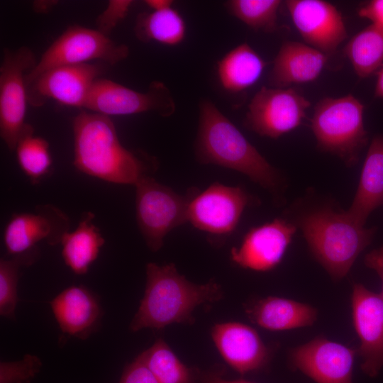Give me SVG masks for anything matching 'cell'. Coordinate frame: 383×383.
Wrapping results in <instances>:
<instances>
[{
	"label": "cell",
	"instance_id": "cell-3",
	"mask_svg": "<svg viewBox=\"0 0 383 383\" xmlns=\"http://www.w3.org/2000/svg\"><path fill=\"white\" fill-rule=\"evenodd\" d=\"M195 155L202 164H213L246 175L267 190L277 201L282 198L284 179L210 100L199 104Z\"/></svg>",
	"mask_w": 383,
	"mask_h": 383
},
{
	"label": "cell",
	"instance_id": "cell-11",
	"mask_svg": "<svg viewBox=\"0 0 383 383\" xmlns=\"http://www.w3.org/2000/svg\"><path fill=\"white\" fill-rule=\"evenodd\" d=\"M309 106L292 88L262 87L249 104L244 124L261 136L276 139L301 125Z\"/></svg>",
	"mask_w": 383,
	"mask_h": 383
},
{
	"label": "cell",
	"instance_id": "cell-2",
	"mask_svg": "<svg viewBox=\"0 0 383 383\" xmlns=\"http://www.w3.org/2000/svg\"><path fill=\"white\" fill-rule=\"evenodd\" d=\"M72 125L74 165L80 172L106 182L135 186L156 171V157L121 143L110 116L82 111Z\"/></svg>",
	"mask_w": 383,
	"mask_h": 383
},
{
	"label": "cell",
	"instance_id": "cell-4",
	"mask_svg": "<svg viewBox=\"0 0 383 383\" xmlns=\"http://www.w3.org/2000/svg\"><path fill=\"white\" fill-rule=\"evenodd\" d=\"M219 284L210 281L196 284L180 274L174 264L150 262L146 265V285L139 309L130 328L160 329L174 323H192V313L200 304L220 300Z\"/></svg>",
	"mask_w": 383,
	"mask_h": 383
},
{
	"label": "cell",
	"instance_id": "cell-24",
	"mask_svg": "<svg viewBox=\"0 0 383 383\" xmlns=\"http://www.w3.org/2000/svg\"><path fill=\"white\" fill-rule=\"evenodd\" d=\"M266 66L260 55L248 43H241L227 52L217 64L222 87L229 91H243L260 79Z\"/></svg>",
	"mask_w": 383,
	"mask_h": 383
},
{
	"label": "cell",
	"instance_id": "cell-13",
	"mask_svg": "<svg viewBox=\"0 0 383 383\" xmlns=\"http://www.w3.org/2000/svg\"><path fill=\"white\" fill-rule=\"evenodd\" d=\"M356 354L357 350L318 335L293 348L289 360L292 368L316 383H354Z\"/></svg>",
	"mask_w": 383,
	"mask_h": 383
},
{
	"label": "cell",
	"instance_id": "cell-6",
	"mask_svg": "<svg viewBox=\"0 0 383 383\" xmlns=\"http://www.w3.org/2000/svg\"><path fill=\"white\" fill-rule=\"evenodd\" d=\"M135 187L138 226L147 246L156 252L172 230L188 223L189 206L198 191L191 189L179 194L152 176L144 177Z\"/></svg>",
	"mask_w": 383,
	"mask_h": 383
},
{
	"label": "cell",
	"instance_id": "cell-31",
	"mask_svg": "<svg viewBox=\"0 0 383 383\" xmlns=\"http://www.w3.org/2000/svg\"><path fill=\"white\" fill-rule=\"evenodd\" d=\"M41 367L40 358L32 355H26L19 361L1 362L0 383H30Z\"/></svg>",
	"mask_w": 383,
	"mask_h": 383
},
{
	"label": "cell",
	"instance_id": "cell-18",
	"mask_svg": "<svg viewBox=\"0 0 383 383\" xmlns=\"http://www.w3.org/2000/svg\"><path fill=\"white\" fill-rule=\"evenodd\" d=\"M213 340L225 361L239 374L257 371L270 361L271 351L257 332L238 322L216 324Z\"/></svg>",
	"mask_w": 383,
	"mask_h": 383
},
{
	"label": "cell",
	"instance_id": "cell-36",
	"mask_svg": "<svg viewBox=\"0 0 383 383\" xmlns=\"http://www.w3.org/2000/svg\"><path fill=\"white\" fill-rule=\"evenodd\" d=\"M199 383H252L243 379L228 380L222 377L219 372H209L204 374L199 381Z\"/></svg>",
	"mask_w": 383,
	"mask_h": 383
},
{
	"label": "cell",
	"instance_id": "cell-7",
	"mask_svg": "<svg viewBox=\"0 0 383 383\" xmlns=\"http://www.w3.org/2000/svg\"><path fill=\"white\" fill-rule=\"evenodd\" d=\"M129 55L128 47L112 40L96 29L69 26L44 52L26 75L27 87L42 73L56 67L100 60L113 65Z\"/></svg>",
	"mask_w": 383,
	"mask_h": 383
},
{
	"label": "cell",
	"instance_id": "cell-8",
	"mask_svg": "<svg viewBox=\"0 0 383 383\" xmlns=\"http://www.w3.org/2000/svg\"><path fill=\"white\" fill-rule=\"evenodd\" d=\"M28 47L4 49L0 66V135L11 151H15L25 122L28 101L26 74L37 63Z\"/></svg>",
	"mask_w": 383,
	"mask_h": 383
},
{
	"label": "cell",
	"instance_id": "cell-30",
	"mask_svg": "<svg viewBox=\"0 0 383 383\" xmlns=\"http://www.w3.org/2000/svg\"><path fill=\"white\" fill-rule=\"evenodd\" d=\"M279 0H231L230 13L255 30L272 32L277 28Z\"/></svg>",
	"mask_w": 383,
	"mask_h": 383
},
{
	"label": "cell",
	"instance_id": "cell-23",
	"mask_svg": "<svg viewBox=\"0 0 383 383\" xmlns=\"http://www.w3.org/2000/svg\"><path fill=\"white\" fill-rule=\"evenodd\" d=\"M94 213L84 212L76 229L66 233L60 243L63 260L76 274L88 272L105 243L100 230L94 223Z\"/></svg>",
	"mask_w": 383,
	"mask_h": 383
},
{
	"label": "cell",
	"instance_id": "cell-35",
	"mask_svg": "<svg viewBox=\"0 0 383 383\" xmlns=\"http://www.w3.org/2000/svg\"><path fill=\"white\" fill-rule=\"evenodd\" d=\"M364 262L365 266L374 270L379 277L382 284L381 295L383 297V245L367 253Z\"/></svg>",
	"mask_w": 383,
	"mask_h": 383
},
{
	"label": "cell",
	"instance_id": "cell-25",
	"mask_svg": "<svg viewBox=\"0 0 383 383\" xmlns=\"http://www.w3.org/2000/svg\"><path fill=\"white\" fill-rule=\"evenodd\" d=\"M186 31L184 18L172 7L139 13L134 26V34L140 41H155L170 46L181 43Z\"/></svg>",
	"mask_w": 383,
	"mask_h": 383
},
{
	"label": "cell",
	"instance_id": "cell-22",
	"mask_svg": "<svg viewBox=\"0 0 383 383\" xmlns=\"http://www.w3.org/2000/svg\"><path fill=\"white\" fill-rule=\"evenodd\" d=\"M383 204V135L371 141L351 206L346 210L357 224L364 226L369 215Z\"/></svg>",
	"mask_w": 383,
	"mask_h": 383
},
{
	"label": "cell",
	"instance_id": "cell-20",
	"mask_svg": "<svg viewBox=\"0 0 383 383\" xmlns=\"http://www.w3.org/2000/svg\"><path fill=\"white\" fill-rule=\"evenodd\" d=\"M327 59V55L310 45L286 41L274 60L270 82L276 88H284L292 84L313 82L318 77Z\"/></svg>",
	"mask_w": 383,
	"mask_h": 383
},
{
	"label": "cell",
	"instance_id": "cell-39",
	"mask_svg": "<svg viewBox=\"0 0 383 383\" xmlns=\"http://www.w3.org/2000/svg\"><path fill=\"white\" fill-rule=\"evenodd\" d=\"M376 74L377 82L374 89V97L383 99V65Z\"/></svg>",
	"mask_w": 383,
	"mask_h": 383
},
{
	"label": "cell",
	"instance_id": "cell-29",
	"mask_svg": "<svg viewBox=\"0 0 383 383\" xmlns=\"http://www.w3.org/2000/svg\"><path fill=\"white\" fill-rule=\"evenodd\" d=\"M39 252L35 249L28 252L0 260V314L9 319L15 318L18 296L17 293L20 270L30 266L37 260Z\"/></svg>",
	"mask_w": 383,
	"mask_h": 383
},
{
	"label": "cell",
	"instance_id": "cell-37",
	"mask_svg": "<svg viewBox=\"0 0 383 383\" xmlns=\"http://www.w3.org/2000/svg\"><path fill=\"white\" fill-rule=\"evenodd\" d=\"M57 1L40 0L34 1L32 4L33 10L38 13H48L57 4Z\"/></svg>",
	"mask_w": 383,
	"mask_h": 383
},
{
	"label": "cell",
	"instance_id": "cell-28",
	"mask_svg": "<svg viewBox=\"0 0 383 383\" xmlns=\"http://www.w3.org/2000/svg\"><path fill=\"white\" fill-rule=\"evenodd\" d=\"M159 383H195V376L162 339L138 356Z\"/></svg>",
	"mask_w": 383,
	"mask_h": 383
},
{
	"label": "cell",
	"instance_id": "cell-21",
	"mask_svg": "<svg viewBox=\"0 0 383 383\" xmlns=\"http://www.w3.org/2000/svg\"><path fill=\"white\" fill-rule=\"evenodd\" d=\"M248 318L270 331H287L312 326L318 311L313 306L293 299L268 296L246 309Z\"/></svg>",
	"mask_w": 383,
	"mask_h": 383
},
{
	"label": "cell",
	"instance_id": "cell-26",
	"mask_svg": "<svg viewBox=\"0 0 383 383\" xmlns=\"http://www.w3.org/2000/svg\"><path fill=\"white\" fill-rule=\"evenodd\" d=\"M344 52L357 76L369 77L383 65V30L367 26L349 40Z\"/></svg>",
	"mask_w": 383,
	"mask_h": 383
},
{
	"label": "cell",
	"instance_id": "cell-33",
	"mask_svg": "<svg viewBox=\"0 0 383 383\" xmlns=\"http://www.w3.org/2000/svg\"><path fill=\"white\" fill-rule=\"evenodd\" d=\"M119 383L159 382L142 360L137 357L125 367Z\"/></svg>",
	"mask_w": 383,
	"mask_h": 383
},
{
	"label": "cell",
	"instance_id": "cell-16",
	"mask_svg": "<svg viewBox=\"0 0 383 383\" xmlns=\"http://www.w3.org/2000/svg\"><path fill=\"white\" fill-rule=\"evenodd\" d=\"M296 230L283 218L253 227L244 235L240 245L231 250V259L243 268L271 270L282 260Z\"/></svg>",
	"mask_w": 383,
	"mask_h": 383
},
{
	"label": "cell",
	"instance_id": "cell-10",
	"mask_svg": "<svg viewBox=\"0 0 383 383\" xmlns=\"http://www.w3.org/2000/svg\"><path fill=\"white\" fill-rule=\"evenodd\" d=\"M258 201L240 187L213 183L192 199L187 220L209 234L224 236L233 233L244 210Z\"/></svg>",
	"mask_w": 383,
	"mask_h": 383
},
{
	"label": "cell",
	"instance_id": "cell-17",
	"mask_svg": "<svg viewBox=\"0 0 383 383\" xmlns=\"http://www.w3.org/2000/svg\"><path fill=\"white\" fill-rule=\"evenodd\" d=\"M286 5L304 41L324 54L335 51L348 36L340 13L331 3L322 0H289Z\"/></svg>",
	"mask_w": 383,
	"mask_h": 383
},
{
	"label": "cell",
	"instance_id": "cell-19",
	"mask_svg": "<svg viewBox=\"0 0 383 383\" xmlns=\"http://www.w3.org/2000/svg\"><path fill=\"white\" fill-rule=\"evenodd\" d=\"M61 331L85 340L98 328L102 309L97 296L85 287L72 286L50 302Z\"/></svg>",
	"mask_w": 383,
	"mask_h": 383
},
{
	"label": "cell",
	"instance_id": "cell-12",
	"mask_svg": "<svg viewBox=\"0 0 383 383\" xmlns=\"http://www.w3.org/2000/svg\"><path fill=\"white\" fill-rule=\"evenodd\" d=\"M106 65L84 63L45 71L27 87L28 101L39 106L51 99L64 106L84 109L94 82L106 71Z\"/></svg>",
	"mask_w": 383,
	"mask_h": 383
},
{
	"label": "cell",
	"instance_id": "cell-38",
	"mask_svg": "<svg viewBox=\"0 0 383 383\" xmlns=\"http://www.w3.org/2000/svg\"><path fill=\"white\" fill-rule=\"evenodd\" d=\"M145 4L152 11H160L172 7L173 1L171 0H145Z\"/></svg>",
	"mask_w": 383,
	"mask_h": 383
},
{
	"label": "cell",
	"instance_id": "cell-27",
	"mask_svg": "<svg viewBox=\"0 0 383 383\" xmlns=\"http://www.w3.org/2000/svg\"><path fill=\"white\" fill-rule=\"evenodd\" d=\"M18 165L32 184L39 183L50 172L52 160L48 142L34 135L33 127L26 123L16 150Z\"/></svg>",
	"mask_w": 383,
	"mask_h": 383
},
{
	"label": "cell",
	"instance_id": "cell-34",
	"mask_svg": "<svg viewBox=\"0 0 383 383\" xmlns=\"http://www.w3.org/2000/svg\"><path fill=\"white\" fill-rule=\"evenodd\" d=\"M358 15L369 19L372 24L383 30V0H372L365 4Z\"/></svg>",
	"mask_w": 383,
	"mask_h": 383
},
{
	"label": "cell",
	"instance_id": "cell-15",
	"mask_svg": "<svg viewBox=\"0 0 383 383\" xmlns=\"http://www.w3.org/2000/svg\"><path fill=\"white\" fill-rule=\"evenodd\" d=\"M353 322L360 340L357 354L361 369L370 377L383 367V297L363 284H354L351 294Z\"/></svg>",
	"mask_w": 383,
	"mask_h": 383
},
{
	"label": "cell",
	"instance_id": "cell-9",
	"mask_svg": "<svg viewBox=\"0 0 383 383\" xmlns=\"http://www.w3.org/2000/svg\"><path fill=\"white\" fill-rule=\"evenodd\" d=\"M84 109L108 116L155 112L168 117L175 111L176 105L162 82H152L147 91L140 92L99 77L94 82Z\"/></svg>",
	"mask_w": 383,
	"mask_h": 383
},
{
	"label": "cell",
	"instance_id": "cell-1",
	"mask_svg": "<svg viewBox=\"0 0 383 383\" xmlns=\"http://www.w3.org/2000/svg\"><path fill=\"white\" fill-rule=\"evenodd\" d=\"M288 212V220L301 230L312 255L334 281L348 274L376 232L357 224L333 201L299 199Z\"/></svg>",
	"mask_w": 383,
	"mask_h": 383
},
{
	"label": "cell",
	"instance_id": "cell-5",
	"mask_svg": "<svg viewBox=\"0 0 383 383\" xmlns=\"http://www.w3.org/2000/svg\"><path fill=\"white\" fill-rule=\"evenodd\" d=\"M363 112V104L351 94L320 100L311 123L318 148L338 156L348 167L356 165L368 140Z\"/></svg>",
	"mask_w": 383,
	"mask_h": 383
},
{
	"label": "cell",
	"instance_id": "cell-32",
	"mask_svg": "<svg viewBox=\"0 0 383 383\" xmlns=\"http://www.w3.org/2000/svg\"><path fill=\"white\" fill-rule=\"evenodd\" d=\"M133 4L132 0H110L106 8L96 19V30L109 36L126 18Z\"/></svg>",
	"mask_w": 383,
	"mask_h": 383
},
{
	"label": "cell",
	"instance_id": "cell-14",
	"mask_svg": "<svg viewBox=\"0 0 383 383\" xmlns=\"http://www.w3.org/2000/svg\"><path fill=\"white\" fill-rule=\"evenodd\" d=\"M70 226L69 217L61 209L52 204L39 205L33 213L12 215L4 231V244L12 256L36 249L42 240L56 245L70 231Z\"/></svg>",
	"mask_w": 383,
	"mask_h": 383
}]
</instances>
